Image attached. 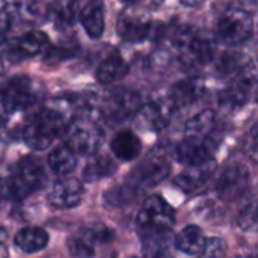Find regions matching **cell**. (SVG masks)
Wrapping results in <instances>:
<instances>
[{
    "label": "cell",
    "mask_w": 258,
    "mask_h": 258,
    "mask_svg": "<svg viewBox=\"0 0 258 258\" xmlns=\"http://www.w3.org/2000/svg\"><path fill=\"white\" fill-rule=\"evenodd\" d=\"M135 224L145 246L165 245L175 224V212L163 197L151 195L139 209Z\"/></svg>",
    "instance_id": "6da1fadb"
},
{
    "label": "cell",
    "mask_w": 258,
    "mask_h": 258,
    "mask_svg": "<svg viewBox=\"0 0 258 258\" xmlns=\"http://www.w3.org/2000/svg\"><path fill=\"white\" fill-rule=\"evenodd\" d=\"M70 124L67 113L57 107H44L33 112L24 122L21 136L24 144L36 151L48 148L57 138L65 135Z\"/></svg>",
    "instance_id": "7a4b0ae2"
},
{
    "label": "cell",
    "mask_w": 258,
    "mask_h": 258,
    "mask_svg": "<svg viewBox=\"0 0 258 258\" xmlns=\"http://www.w3.org/2000/svg\"><path fill=\"white\" fill-rule=\"evenodd\" d=\"M169 45L177 59L187 68L204 67L213 60L215 41L192 26L174 29L169 35Z\"/></svg>",
    "instance_id": "3957f363"
},
{
    "label": "cell",
    "mask_w": 258,
    "mask_h": 258,
    "mask_svg": "<svg viewBox=\"0 0 258 258\" xmlns=\"http://www.w3.org/2000/svg\"><path fill=\"white\" fill-rule=\"evenodd\" d=\"M50 45L47 33L41 30H29L20 36H12L0 44V71L9 67L32 59Z\"/></svg>",
    "instance_id": "277c9868"
},
{
    "label": "cell",
    "mask_w": 258,
    "mask_h": 258,
    "mask_svg": "<svg viewBox=\"0 0 258 258\" xmlns=\"http://www.w3.org/2000/svg\"><path fill=\"white\" fill-rule=\"evenodd\" d=\"M215 35L227 47L245 44L254 35V17L243 8H228L216 20Z\"/></svg>",
    "instance_id": "5b68a950"
},
{
    "label": "cell",
    "mask_w": 258,
    "mask_h": 258,
    "mask_svg": "<svg viewBox=\"0 0 258 258\" xmlns=\"http://www.w3.org/2000/svg\"><path fill=\"white\" fill-rule=\"evenodd\" d=\"M141 95L128 88L106 91L97 103L100 116L110 125H118L133 118L141 107Z\"/></svg>",
    "instance_id": "8992f818"
},
{
    "label": "cell",
    "mask_w": 258,
    "mask_h": 258,
    "mask_svg": "<svg viewBox=\"0 0 258 258\" xmlns=\"http://www.w3.org/2000/svg\"><path fill=\"white\" fill-rule=\"evenodd\" d=\"M65 145L76 156H95L104 141L101 125L89 116H79L70 121L65 130Z\"/></svg>",
    "instance_id": "52a82bcc"
},
{
    "label": "cell",
    "mask_w": 258,
    "mask_h": 258,
    "mask_svg": "<svg viewBox=\"0 0 258 258\" xmlns=\"http://www.w3.org/2000/svg\"><path fill=\"white\" fill-rule=\"evenodd\" d=\"M115 237V231L103 222H91L77 230L67 240V249L73 258L95 257L98 248L110 243Z\"/></svg>",
    "instance_id": "ba28073f"
},
{
    "label": "cell",
    "mask_w": 258,
    "mask_h": 258,
    "mask_svg": "<svg viewBox=\"0 0 258 258\" xmlns=\"http://www.w3.org/2000/svg\"><path fill=\"white\" fill-rule=\"evenodd\" d=\"M171 159L163 150H153L144 157L138 166L130 172L127 183L136 187L139 192L144 189H151L160 184L171 174Z\"/></svg>",
    "instance_id": "9c48e42d"
},
{
    "label": "cell",
    "mask_w": 258,
    "mask_h": 258,
    "mask_svg": "<svg viewBox=\"0 0 258 258\" xmlns=\"http://www.w3.org/2000/svg\"><path fill=\"white\" fill-rule=\"evenodd\" d=\"M45 180V171L39 159L35 156H26L20 159L9 175L15 201H21L33 195L36 190L44 187Z\"/></svg>",
    "instance_id": "30bf717a"
},
{
    "label": "cell",
    "mask_w": 258,
    "mask_h": 258,
    "mask_svg": "<svg viewBox=\"0 0 258 258\" xmlns=\"http://www.w3.org/2000/svg\"><path fill=\"white\" fill-rule=\"evenodd\" d=\"M39 94L33 79L29 76H15L0 86V104L5 112L14 113L32 107Z\"/></svg>",
    "instance_id": "8fae6325"
},
{
    "label": "cell",
    "mask_w": 258,
    "mask_h": 258,
    "mask_svg": "<svg viewBox=\"0 0 258 258\" xmlns=\"http://www.w3.org/2000/svg\"><path fill=\"white\" fill-rule=\"evenodd\" d=\"M257 83V71H248L239 77L227 80V85L219 91L218 103L222 109L234 112L246 106L252 97Z\"/></svg>",
    "instance_id": "7c38bea8"
},
{
    "label": "cell",
    "mask_w": 258,
    "mask_h": 258,
    "mask_svg": "<svg viewBox=\"0 0 258 258\" xmlns=\"http://www.w3.org/2000/svg\"><path fill=\"white\" fill-rule=\"evenodd\" d=\"M175 112L177 109L168 97H157L141 104L136 113V122L142 130L160 132L171 124Z\"/></svg>",
    "instance_id": "4fadbf2b"
},
{
    "label": "cell",
    "mask_w": 258,
    "mask_h": 258,
    "mask_svg": "<svg viewBox=\"0 0 258 258\" xmlns=\"http://www.w3.org/2000/svg\"><path fill=\"white\" fill-rule=\"evenodd\" d=\"M116 32L119 38L130 44L145 41L151 32V17L135 6L121 11L116 20Z\"/></svg>",
    "instance_id": "5bb4252c"
},
{
    "label": "cell",
    "mask_w": 258,
    "mask_h": 258,
    "mask_svg": "<svg viewBox=\"0 0 258 258\" xmlns=\"http://www.w3.org/2000/svg\"><path fill=\"white\" fill-rule=\"evenodd\" d=\"M251 174L242 163H233L224 169L216 183V194L225 203L240 200L249 189Z\"/></svg>",
    "instance_id": "9a60e30c"
},
{
    "label": "cell",
    "mask_w": 258,
    "mask_h": 258,
    "mask_svg": "<svg viewBox=\"0 0 258 258\" xmlns=\"http://www.w3.org/2000/svg\"><path fill=\"white\" fill-rule=\"evenodd\" d=\"M41 3L36 2L6 3L0 9V33L8 35L21 26L36 21L41 17Z\"/></svg>",
    "instance_id": "2e32d148"
},
{
    "label": "cell",
    "mask_w": 258,
    "mask_h": 258,
    "mask_svg": "<svg viewBox=\"0 0 258 258\" xmlns=\"http://www.w3.org/2000/svg\"><path fill=\"white\" fill-rule=\"evenodd\" d=\"M85 197L83 184L76 178H60L48 190L47 201L56 210H70L80 206Z\"/></svg>",
    "instance_id": "e0dca14e"
},
{
    "label": "cell",
    "mask_w": 258,
    "mask_h": 258,
    "mask_svg": "<svg viewBox=\"0 0 258 258\" xmlns=\"http://www.w3.org/2000/svg\"><path fill=\"white\" fill-rule=\"evenodd\" d=\"M213 148L215 147L207 136H186L178 142L175 148V157L181 165L189 168L213 159Z\"/></svg>",
    "instance_id": "ac0fdd59"
},
{
    "label": "cell",
    "mask_w": 258,
    "mask_h": 258,
    "mask_svg": "<svg viewBox=\"0 0 258 258\" xmlns=\"http://www.w3.org/2000/svg\"><path fill=\"white\" fill-rule=\"evenodd\" d=\"M216 168L218 163L215 159H210L201 165L189 166L174 178V186L184 194H197L209 184Z\"/></svg>",
    "instance_id": "d6986e66"
},
{
    "label": "cell",
    "mask_w": 258,
    "mask_h": 258,
    "mask_svg": "<svg viewBox=\"0 0 258 258\" xmlns=\"http://www.w3.org/2000/svg\"><path fill=\"white\" fill-rule=\"evenodd\" d=\"M207 86L204 79L201 77H186L183 80H178L174 83V86L169 91L168 98L174 104L177 110L183 107H189L200 101L206 95Z\"/></svg>",
    "instance_id": "ffe728a7"
},
{
    "label": "cell",
    "mask_w": 258,
    "mask_h": 258,
    "mask_svg": "<svg viewBox=\"0 0 258 258\" xmlns=\"http://www.w3.org/2000/svg\"><path fill=\"white\" fill-rule=\"evenodd\" d=\"M252 70H255V63H254L252 57L249 54H246L243 51H237V50L225 51L216 63L218 74L225 80H231V79L239 77Z\"/></svg>",
    "instance_id": "44dd1931"
},
{
    "label": "cell",
    "mask_w": 258,
    "mask_h": 258,
    "mask_svg": "<svg viewBox=\"0 0 258 258\" xmlns=\"http://www.w3.org/2000/svg\"><path fill=\"white\" fill-rule=\"evenodd\" d=\"M79 21L89 38H101L104 32V5L101 2L86 3L79 11Z\"/></svg>",
    "instance_id": "7402d4cb"
},
{
    "label": "cell",
    "mask_w": 258,
    "mask_h": 258,
    "mask_svg": "<svg viewBox=\"0 0 258 258\" xmlns=\"http://www.w3.org/2000/svg\"><path fill=\"white\" fill-rule=\"evenodd\" d=\"M48 242L50 236L41 227H24L14 237L15 248L24 254H36L45 249Z\"/></svg>",
    "instance_id": "603a6c76"
},
{
    "label": "cell",
    "mask_w": 258,
    "mask_h": 258,
    "mask_svg": "<svg viewBox=\"0 0 258 258\" xmlns=\"http://www.w3.org/2000/svg\"><path fill=\"white\" fill-rule=\"evenodd\" d=\"M130 71L127 60L119 53H110L107 57L101 60L97 68L95 77L103 85H112L122 80Z\"/></svg>",
    "instance_id": "cb8c5ba5"
},
{
    "label": "cell",
    "mask_w": 258,
    "mask_h": 258,
    "mask_svg": "<svg viewBox=\"0 0 258 258\" xmlns=\"http://www.w3.org/2000/svg\"><path fill=\"white\" fill-rule=\"evenodd\" d=\"M141 150V139L132 130H121L110 141V151L121 162L135 160L136 157H139Z\"/></svg>",
    "instance_id": "d4e9b609"
},
{
    "label": "cell",
    "mask_w": 258,
    "mask_h": 258,
    "mask_svg": "<svg viewBox=\"0 0 258 258\" xmlns=\"http://www.w3.org/2000/svg\"><path fill=\"white\" fill-rule=\"evenodd\" d=\"M47 163L54 175L67 178L77 168V156L65 144H59L50 151Z\"/></svg>",
    "instance_id": "484cf974"
},
{
    "label": "cell",
    "mask_w": 258,
    "mask_h": 258,
    "mask_svg": "<svg viewBox=\"0 0 258 258\" xmlns=\"http://www.w3.org/2000/svg\"><path fill=\"white\" fill-rule=\"evenodd\" d=\"M206 240L207 239L198 225H187L174 237V246L186 255H198L203 251Z\"/></svg>",
    "instance_id": "4316f807"
},
{
    "label": "cell",
    "mask_w": 258,
    "mask_h": 258,
    "mask_svg": "<svg viewBox=\"0 0 258 258\" xmlns=\"http://www.w3.org/2000/svg\"><path fill=\"white\" fill-rule=\"evenodd\" d=\"M116 172V163L104 156V154H95L91 156V159L88 160V163L83 168V178L89 183H95L104 178H109L110 175H113Z\"/></svg>",
    "instance_id": "83f0119b"
},
{
    "label": "cell",
    "mask_w": 258,
    "mask_h": 258,
    "mask_svg": "<svg viewBox=\"0 0 258 258\" xmlns=\"http://www.w3.org/2000/svg\"><path fill=\"white\" fill-rule=\"evenodd\" d=\"M218 124V113L213 109H204L186 121L187 136H207Z\"/></svg>",
    "instance_id": "f1b7e54d"
},
{
    "label": "cell",
    "mask_w": 258,
    "mask_h": 258,
    "mask_svg": "<svg viewBox=\"0 0 258 258\" xmlns=\"http://www.w3.org/2000/svg\"><path fill=\"white\" fill-rule=\"evenodd\" d=\"M48 17L56 29H70L77 18V3L76 2H56L50 5Z\"/></svg>",
    "instance_id": "f546056e"
},
{
    "label": "cell",
    "mask_w": 258,
    "mask_h": 258,
    "mask_svg": "<svg viewBox=\"0 0 258 258\" xmlns=\"http://www.w3.org/2000/svg\"><path fill=\"white\" fill-rule=\"evenodd\" d=\"M139 190L136 187H133L130 183H122V184H118L112 189H109L104 197H103V201L107 207L110 209H121V207H127L128 204H132L136 197H139Z\"/></svg>",
    "instance_id": "4dcf8cb0"
},
{
    "label": "cell",
    "mask_w": 258,
    "mask_h": 258,
    "mask_svg": "<svg viewBox=\"0 0 258 258\" xmlns=\"http://www.w3.org/2000/svg\"><path fill=\"white\" fill-rule=\"evenodd\" d=\"M236 224L243 231H254L257 228V206L254 198L240 210Z\"/></svg>",
    "instance_id": "1f68e13d"
},
{
    "label": "cell",
    "mask_w": 258,
    "mask_h": 258,
    "mask_svg": "<svg viewBox=\"0 0 258 258\" xmlns=\"http://www.w3.org/2000/svg\"><path fill=\"white\" fill-rule=\"evenodd\" d=\"M227 255V243L221 237H212L206 240L203 251L197 258H225Z\"/></svg>",
    "instance_id": "d6a6232c"
},
{
    "label": "cell",
    "mask_w": 258,
    "mask_h": 258,
    "mask_svg": "<svg viewBox=\"0 0 258 258\" xmlns=\"http://www.w3.org/2000/svg\"><path fill=\"white\" fill-rule=\"evenodd\" d=\"M9 201H15L9 177H0V206L6 204Z\"/></svg>",
    "instance_id": "836d02e7"
},
{
    "label": "cell",
    "mask_w": 258,
    "mask_h": 258,
    "mask_svg": "<svg viewBox=\"0 0 258 258\" xmlns=\"http://www.w3.org/2000/svg\"><path fill=\"white\" fill-rule=\"evenodd\" d=\"M144 258H172L165 245H154L147 246V254Z\"/></svg>",
    "instance_id": "e575fe53"
},
{
    "label": "cell",
    "mask_w": 258,
    "mask_h": 258,
    "mask_svg": "<svg viewBox=\"0 0 258 258\" xmlns=\"http://www.w3.org/2000/svg\"><path fill=\"white\" fill-rule=\"evenodd\" d=\"M249 151H251V159L255 162V159H257V125H254V127H252V130H251Z\"/></svg>",
    "instance_id": "d590c367"
},
{
    "label": "cell",
    "mask_w": 258,
    "mask_h": 258,
    "mask_svg": "<svg viewBox=\"0 0 258 258\" xmlns=\"http://www.w3.org/2000/svg\"><path fill=\"white\" fill-rule=\"evenodd\" d=\"M6 239H8V231H6L5 227L0 225V245H5Z\"/></svg>",
    "instance_id": "8d00e7d4"
},
{
    "label": "cell",
    "mask_w": 258,
    "mask_h": 258,
    "mask_svg": "<svg viewBox=\"0 0 258 258\" xmlns=\"http://www.w3.org/2000/svg\"><path fill=\"white\" fill-rule=\"evenodd\" d=\"M0 258H9L8 249H6L5 245H0Z\"/></svg>",
    "instance_id": "74e56055"
},
{
    "label": "cell",
    "mask_w": 258,
    "mask_h": 258,
    "mask_svg": "<svg viewBox=\"0 0 258 258\" xmlns=\"http://www.w3.org/2000/svg\"><path fill=\"white\" fill-rule=\"evenodd\" d=\"M5 124H6V121H5V116H3V115L0 113V128H2V127H3Z\"/></svg>",
    "instance_id": "f35d334b"
},
{
    "label": "cell",
    "mask_w": 258,
    "mask_h": 258,
    "mask_svg": "<svg viewBox=\"0 0 258 258\" xmlns=\"http://www.w3.org/2000/svg\"><path fill=\"white\" fill-rule=\"evenodd\" d=\"M239 258H254V257H252V255H240Z\"/></svg>",
    "instance_id": "ab89813d"
},
{
    "label": "cell",
    "mask_w": 258,
    "mask_h": 258,
    "mask_svg": "<svg viewBox=\"0 0 258 258\" xmlns=\"http://www.w3.org/2000/svg\"><path fill=\"white\" fill-rule=\"evenodd\" d=\"M107 258H116V255H110V257H107Z\"/></svg>",
    "instance_id": "60d3db41"
},
{
    "label": "cell",
    "mask_w": 258,
    "mask_h": 258,
    "mask_svg": "<svg viewBox=\"0 0 258 258\" xmlns=\"http://www.w3.org/2000/svg\"><path fill=\"white\" fill-rule=\"evenodd\" d=\"M130 258H141V257H130Z\"/></svg>",
    "instance_id": "b9f144b4"
}]
</instances>
